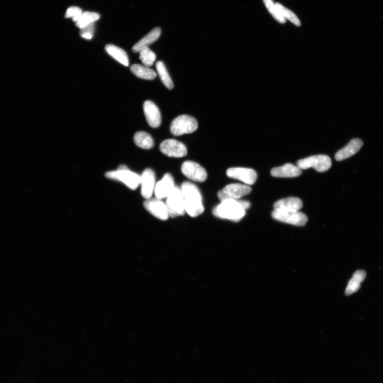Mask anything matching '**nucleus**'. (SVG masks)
<instances>
[{"instance_id": "obj_26", "label": "nucleus", "mask_w": 383, "mask_h": 383, "mask_svg": "<svg viewBox=\"0 0 383 383\" xmlns=\"http://www.w3.org/2000/svg\"><path fill=\"white\" fill-rule=\"evenodd\" d=\"M140 59L147 67L153 66L156 59V54L149 47L143 49L140 51Z\"/></svg>"}, {"instance_id": "obj_17", "label": "nucleus", "mask_w": 383, "mask_h": 383, "mask_svg": "<svg viewBox=\"0 0 383 383\" xmlns=\"http://www.w3.org/2000/svg\"><path fill=\"white\" fill-rule=\"evenodd\" d=\"M271 173L274 177L293 178L299 176L302 173V170L297 165L286 164L272 169Z\"/></svg>"}, {"instance_id": "obj_28", "label": "nucleus", "mask_w": 383, "mask_h": 383, "mask_svg": "<svg viewBox=\"0 0 383 383\" xmlns=\"http://www.w3.org/2000/svg\"><path fill=\"white\" fill-rule=\"evenodd\" d=\"M263 1L267 10H269L274 19L280 24L285 23L286 19L281 16L276 4L274 3L273 0H263Z\"/></svg>"}, {"instance_id": "obj_19", "label": "nucleus", "mask_w": 383, "mask_h": 383, "mask_svg": "<svg viewBox=\"0 0 383 383\" xmlns=\"http://www.w3.org/2000/svg\"><path fill=\"white\" fill-rule=\"evenodd\" d=\"M161 29L156 28L148 33L140 41L136 43L133 47V52L135 53H139L141 50L148 47L149 45L153 44L159 38L161 35Z\"/></svg>"}, {"instance_id": "obj_2", "label": "nucleus", "mask_w": 383, "mask_h": 383, "mask_svg": "<svg viewBox=\"0 0 383 383\" xmlns=\"http://www.w3.org/2000/svg\"><path fill=\"white\" fill-rule=\"evenodd\" d=\"M245 211L238 200L227 199L214 208L213 214L216 218L238 222L243 218Z\"/></svg>"}, {"instance_id": "obj_11", "label": "nucleus", "mask_w": 383, "mask_h": 383, "mask_svg": "<svg viewBox=\"0 0 383 383\" xmlns=\"http://www.w3.org/2000/svg\"><path fill=\"white\" fill-rule=\"evenodd\" d=\"M144 206L150 214L158 219L165 220L169 218L167 206L160 199L157 198L147 199L144 202Z\"/></svg>"}, {"instance_id": "obj_20", "label": "nucleus", "mask_w": 383, "mask_h": 383, "mask_svg": "<svg viewBox=\"0 0 383 383\" xmlns=\"http://www.w3.org/2000/svg\"><path fill=\"white\" fill-rule=\"evenodd\" d=\"M366 277V273L363 270H359L354 273L353 277L346 288L345 295L349 296L357 292Z\"/></svg>"}, {"instance_id": "obj_27", "label": "nucleus", "mask_w": 383, "mask_h": 383, "mask_svg": "<svg viewBox=\"0 0 383 383\" xmlns=\"http://www.w3.org/2000/svg\"><path fill=\"white\" fill-rule=\"evenodd\" d=\"M276 4L281 16L285 19H286L289 21H290L291 22L296 26L299 27L301 26L300 19L294 12L286 8V7L279 3H277Z\"/></svg>"}, {"instance_id": "obj_7", "label": "nucleus", "mask_w": 383, "mask_h": 383, "mask_svg": "<svg viewBox=\"0 0 383 383\" xmlns=\"http://www.w3.org/2000/svg\"><path fill=\"white\" fill-rule=\"evenodd\" d=\"M272 216L274 219L297 226H305L308 220L305 214L299 212L274 210Z\"/></svg>"}, {"instance_id": "obj_23", "label": "nucleus", "mask_w": 383, "mask_h": 383, "mask_svg": "<svg viewBox=\"0 0 383 383\" xmlns=\"http://www.w3.org/2000/svg\"><path fill=\"white\" fill-rule=\"evenodd\" d=\"M136 145L144 149H150L154 146L153 137L145 132H137L134 136Z\"/></svg>"}, {"instance_id": "obj_6", "label": "nucleus", "mask_w": 383, "mask_h": 383, "mask_svg": "<svg viewBox=\"0 0 383 383\" xmlns=\"http://www.w3.org/2000/svg\"><path fill=\"white\" fill-rule=\"evenodd\" d=\"M169 216L171 218H176L178 216L185 214L184 201L181 189L175 186L167 197L165 203Z\"/></svg>"}, {"instance_id": "obj_8", "label": "nucleus", "mask_w": 383, "mask_h": 383, "mask_svg": "<svg viewBox=\"0 0 383 383\" xmlns=\"http://www.w3.org/2000/svg\"><path fill=\"white\" fill-rule=\"evenodd\" d=\"M251 188L241 184H230L219 191L218 197L221 202L227 199L239 200L251 192Z\"/></svg>"}, {"instance_id": "obj_16", "label": "nucleus", "mask_w": 383, "mask_h": 383, "mask_svg": "<svg viewBox=\"0 0 383 383\" xmlns=\"http://www.w3.org/2000/svg\"><path fill=\"white\" fill-rule=\"evenodd\" d=\"M363 145V142L359 139H353L347 145L339 150L335 156V160L340 162L346 160L358 153Z\"/></svg>"}, {"instance_id": "obj_22", "label": "nucleus", "mask_w": 383, "mask_h": 383, "mask_svg": "<svg viewBox=\"0 0 383 383\" xmlns=\"http://www.w3.org/2000/svg\"><path fill=\"white\" fill-rule=\"evenodd\" d=\"M131 70L136 77L147 80H153L157 77L156 72L154 70L139 64H133Z\"/></svg>"}, {"instance_id": "obj_15", "label": "nucleus", "mask_w": 383, "mask_h": 383, "mask_svg": "<svg viewBox=\"0 0 383 383\" xmlns=\"http://www.w3.org/2000/svg\"><path fill=\"white\" fill-rule=\"evenodd\" d=\"M175 186L172 176L169 173H165L161 181L156 185L155 193L156 198L161 200L167 198Z\"/></svg>"}, {"instance_id": "obj_12", "label": "nucleus", "mask_w": 383, "mask_h": 383, "mask_svg": "<svg viewBox=\"0 0 383 383\" xmlns=\"http://www.w3.org/2000/svg\"><path fill=\"white\" fill-rule=\"evenodd\" d=\"M228 177L241 180L248 185H253L257 178L256 171L252 169L246 168H230L227 169Z\"/></svg>"}, {"instance_id": "obj_25", "label": "nucleus", "mask_w": 383, "mask_h": 383, "mask_svg": "<svg viewBox=\"0 0 383 383\" xmlns=\"http://www.w3.org/2000/svg\"><path fill=\"white\" fill-rule=\"evenodd\" d=\"M100 18V14L98 13L85 11L83 13L81 17L77 21L76 25L81 29L92 23H95Z\"/></svg>"}, {"instance_id": "obj_3", "label": "nucleus", "mask_w": 383, "mask_h": 383, "mask_svg": "<svg viewBox=\"0 0 383 383\" xmlns=\"http://www.w3.org/2000/svg\"><path fill=\"white\" fill-rule=\"evenodd\" d=\"M106 176L123 183L130 189L133 190H136L140 184L141 176L129 169L127 166L124 164L119 165L116 170L107 172Z\"/></svg>"}, {"instance_id": "obj_5", "label": "nucleus", "mask_w": 383, "mask_h": 383, "mask_svg": "<svg viewBox=\"0 0 383 383\" xmlns=\"http://www.w3.org/2000/svg\"><path fill=\"white\" fill-rule=\"evenodd\" d=\"M297 164L301 170L313 168L317 171L323 172L330 169L331 161L328 156L320 155L302 159L299 161Z\"/></svg>"}, {"instance_id": "obj_4", "label": "nucleus", "mask_w": 383, "mask_h": 383, "mask_svg": "<svg viewBox=\"0 0 383 383\" xmlns=\"http://www.w3.org/2000/svg\"><path fill=\"white\" fill-rule=\"evenodd\" d=\"M198 124L197 120L189 115H181L173 119L170 126V132L175 136L190 134L196 131Z\"/></svg>"}, {"instance_id": "obj_30", "label": "nucleus", "mask_w": 383, "mask_h": 383, "mask_svg": "<svg viewBox=\"0 0 383 383\" xmlns=\"http://www.w3.org/2000/svg\"><path fill=\"white\" fill-rule=\"evenodd\" d=\"M95 30V23H92L81 28L80 34L82 38L86 40H91Z\"/></svg>"}, {"instance_id": "obj_14", "label": "nucleus", "mask_w": 383, "mask_h": 383, "mask_svg": "<svg viewBox=\"0 0 383 383\" xmlns=\"http://www.w3.org/2000/svg\"><path fill=\"white\" fill-rule=\"evenodd\" d=\"M143 109L148 124L153 128L160 127L162 123V115L157 105L148 100L144 103Z\"/></svg>"}, {"instance_id": "obj_18", "label": "nucleus", "mask_w": 383, "mask_h": 383, "mask_svg": "<svg viewBox=\"0 0 383 383\" xmlns=\"http://www.w3.org/2000/svg\"><path fill=\"white\" fill-rule=\"evenodd\" d=\"M303 207L302 201L298 198L290 197L279 200L274 205V210L286 212H299Z\"/></svg>"}, {"instance_id": "obj_10", "label": "nucleus", "mask_w": 383, "mask_h": 383, "mask_svg": "<svg viewBox=\"0 0 383 383\" xmlns=\"http://www.w3.org/2000/svg\"><path fill=\"white\" fill-rule=\"evenodd\" d=\"M160 150L163 154L169 157L182 158L187 154V150L184 144L173 139L164 141L161 144Z\"/></svg>"}, {"instance_id": "obj_21", "label": "nucleus", "mask_w": 383, "mask_h": 383, "mask_svg": "<svg viewBox=\"0 0 383 383\" xmlns=\"http://www.w3.org/2000/svg\"><path fill=\"white\" fill-rule=\"evenodd\" d=\"M105 49L107 53L113 57L115 60L123 64L125 66H129L128 57L123 49L112 45H108Z\"/></svg>"}, {"instance_id": "obj_9", "label": "nucleus", "mask_w": 383, "mask_h": 383, "mask_svg": "<svg viewBox=\"0 0 383 383\" xmlns=\"http://www.w3.org/2000/svg\"><path fill=\"white\" fill-rule=\"evenodd\" d=\"M183 175L195 182H204L207 179V173L199 164L191 162H185L182 165Z\"/></svg>"}, {"instance_id": "obj_13", "label": "nucleus", "mask_w": 383, "mask_h": 383, "mask_svg": "<svg viewBox=\"0 0 383 383\" xmlns=\"http://www.w3.org/2000/svg\"><path fill=\"white\" fill-rule=\"evenodd\" d=\"M156 176L155 172L148 168L144 170L141 176V194L143 198H151L155 189Z\"/></svg>"}, {"instance_id": "obj_31", "label": "nucleus", "mask_w": 383, "mask_h": 383, "mask_svg": "<svg viewBox=\"0 0 383 383\" xmlns=\"http://www.w3.org/2000/svg\"><path fill=\"white\" fill-rule=\"evenodd\" d=\"M238 201H239L240 204L242 205V206L243 207L245 210H247V209H248L251 206V204L250 203V202L248 201H245V200H238Z\"/></svg>"}, {"instance_id": "obj_29", "label": "nucleus", "mask_w": 383, "mask_h": 383, "mask_svg": "<svg viewBox=\"0 0 383 383\" xmlns=\"http://www.w3.org/2000/svg\"><path fill=\"white\" fill-rule=\"evenodd\" d=\"M83 11L79 7L77 6H70L68 8L66 14H65V18H71L74 21L77 23L79 19L81 17Z\"/></svg>"}, {"instance_id": "obj_24", "label": "nucleus", "mask_w": 383, "mask_h": 383, "mask_svg": "<svg viewBox=\"0 0 383 383\" xmlns=\"http://www.w3.org/2000/svg\"><path fill=\"white\" fill-rule=\"evenodd\" d=\"M156 68L158 74L160 76L163 84L169 90H172L173 88V84L164 63L161 61L157 62Z\"/></svg>"}, {"instance_id": "obj_1", "label": "nucleus", "mask_w": 383, "mask_h": 383, "mask_svg": "<svg viewBox=\"0 0 383 383\" xmlns=\"http://www.w3.org/2000/svg\"><path fill=\"white\" fill-rule=\"evenodd\" d=\"M180 189L184 198L185 212L192 218H196L203 213L205 209L198 187L192 183L186 182L182 184Z\"/></svg>"}]
</instances>
